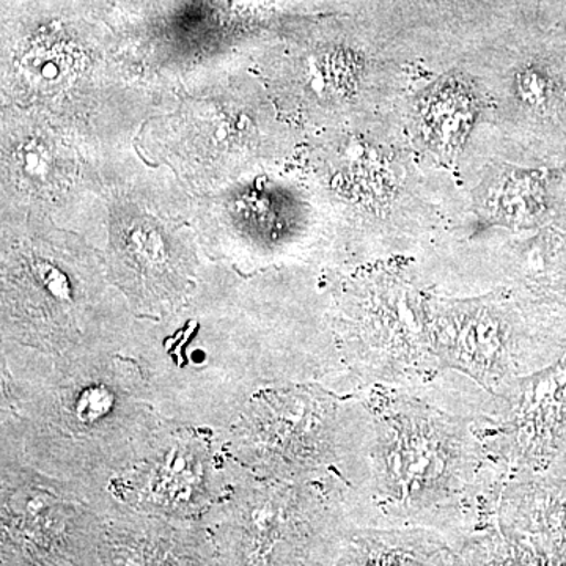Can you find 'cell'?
<instances>
[{
    "instance_id": "6da1fadb",
    "label": "cell",
    "mask_w": 566,
    "mask_h": 566,
    "mask_svg": "<svg viewBox=\"0 0 566 566\" xmlns=\"http://www.w3.org/2000/svg\"><path fill=\"white\" fill-rule=\"evenodd\" d=\"M133 374L106 371V367L74 370L59 389H51L39 419L44 420V433L50 439L57 433L59 442L70 446H95V439L114 433L120 422H133L140 412L139 401L133 400Z\"/></svg>"
},
{
    "instance_id": "7a4b0ae2",
    "label": "cell",
    "mask_w": 566,
    "mask_h": 566,
    "mask_svg": "<svg viewBox=\"0 0 566 566\" xmlns=\"http://www.w3.org/2000/svg\"><path fill=\"white\" fill-rule=\"evenodd\" d=\"M3 510L7 532L17 538L18 545L33 551V557L41 554L44 558L54 549L61 553L69 549L66 546L73 534L70 523L76 520L74 510L48 491L31 485L20 486L10 491Z\"/></svg>"
}]
</instances>
